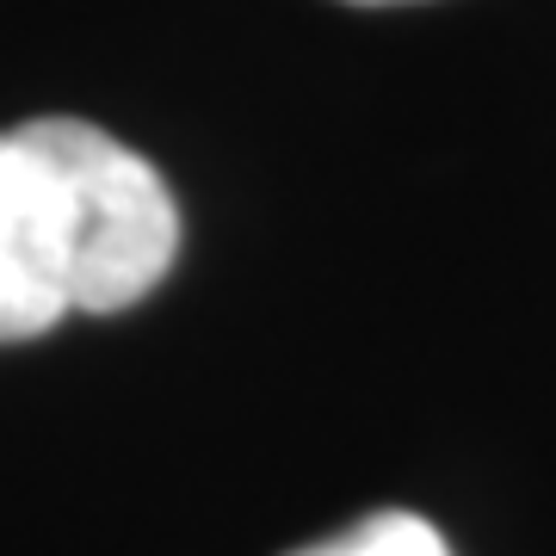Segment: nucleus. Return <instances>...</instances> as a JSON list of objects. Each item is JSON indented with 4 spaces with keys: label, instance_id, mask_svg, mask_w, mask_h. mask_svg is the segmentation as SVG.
Wrapping results in <instances>:
<instances>
[{
    "label": "nucleus",
    "instance_id": "1",
    "mask_svg": "<svg viewBox=\"0 0 556 556\" xmlns=\"http://www.w3.org/2000/svg\"><path fill=\"white\" fill-rule=\"evenodd\" d=\"M174 254V192L137 149L80 118L0 130V346L130 309Z\"/></svg>",
    "mask_w": 556,
    "mask_h": 556
},
{
    "label": "nucleus",
    "instance_id": "2",
    "mask_svg": "<svg viewBox=\"0 0 556 556\" xmlns=\"http://www.w3.org/2000/svg\"><path fill=\"white\" fill-rule=\"evenodd\" d=\"M291 556H452L445 538L415 514H371L346 526L340 538H321L309 551H291Z\"/></svg>",
    "mask_w": 556,
    "mask_h": 556
},
{
    "label": "nucleus",
    "instance_id": "3",
    "mask_svg": "<svg viewBox=\"0 0 556 556\" xmlns=\"http://www.w3.org/2000/svg\"><path fill=\"white\" fill-rule=\"evenodd\" d=\"M346 7H402V0H346Z\"/></svg>",
    "mask_w": 556,
    "mask_h": 556
}]
</instances>
